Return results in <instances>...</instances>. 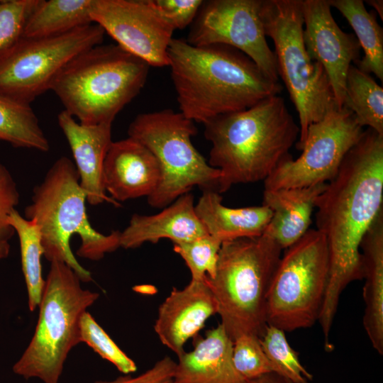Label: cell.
<instances>
[{
	"label": "cell",
	"mask_w": 383,
	"mask_h": 383,
	"mask_svg": "<svg viewBox=\"0 0 383 383\" xmlns=\"http://www.w3.org/2000/svg\"><path fill=\"white\" fill-rule=\"evenodd\" d=\"M8 224L17 233L21 250V265L28 296V308L33 311L39 306L45 280L40 263L43 255L40 234L33 220L23 217L16 209L9 214Z\"/></svg>",
	"instance_id": "28"
},
{
	"label": "cell",
	"mask_w": 383,
	"mask_h": 383,
	"mask_svg": "<svg viewBox=\"0 0 383 383\" xmlns=\"http://www.w3.org/2000/svg\"><path fill=\"white\" fill-rule=\"evenodd\" d=\"M218 308L207 282L190 280L182 289L173 288L160 305L154 330L161 343L178 357L185 343L196 338Z\"/></svg>",
	"instance_id": "16"
},
{
	"label": "cell",
	"mask_w": 383,
	"mask_h": 383,
	"mask_svg": "<svg viewBox=\"0 0 383 383\" xmlns=\"http://www.w3.org/2000/svg\"><path fill=\"white\" fill-rule=\"evenodd\" d=\"M233 341L221 323L178 356L173 383H249L233 362Z\"/></svg>",
	"instance_id": "20"
},
{
	"label": "cell",
	"mask_w": 383,
	"mask_h": 383,
	"mask_svg": "<svg viewBox=\"0 0 383 383\" xmlns=\"http://www.w3.org/2000/svg\"><path fill=\"white\" fill-rule=\"evenodd\" d=\"M343 107L362 128L383 135V89L368 73L351 65L348 70Z\"/></svg>",
	"instance_id": "26"
},
{
	"label": "cell",
	"mask_w": 383,
	"mask_h": 383,
	"mask_svg": "<svg viewBox=\"0 0 383 383\" xmlns=\"http://www.w3.org/2000/svg\"><path fill=\"white\" fill-rule=\"evenodd\" d=\"M302 13L306 50L324 69L341 109L348 70L360 56L359 43L354 35L338 26L328 0H302Z\"/></svg>",
	"instance_id": "15"
},
{
	"label": "cell",
	"mask_w": 383,
	"mask_h": 383,
	"mask_svg": "<svg viewBox=\"0 0 383 383\" xmlns=\"http://www.w3.org/2000/svg\"><path fill=\"white\" fill-rule=\"evenodd\" d=\"M196 132L193 121L169 109L140 113L130 123L128 137L146 147L159 165V184L147 198L152 208L164 209L196 186L218 192L221 172L194 148Z\"/></svg>",
	"instance_id": "9"
},
{
	"label": "cell",
	"mask_w": 383,
	"mask_h": 383,
	"mask_svg": "<svg viewBox=\"0 0 383 383\" xmlns=\"http://www.w3.org/2000/svg\"><path fill=\"white\" fill-rule=\"evenodd\" d=\"M328 271L326 238L309 229L280 257L267 294V324L284 332L312 326L318 321Z\"/></svg>",
	"instance_id": "10"
},
{
	"label": "cell",
	"mask_w": 383,
	"mask_h": 383,
	"mask_svg": "<svg viewBox=\"0 0 383 383\" xmlns=\"http://www.w3.org/2000/svg\"><path fill=\"white\" fill-rule=\"evenodd\" d=\"M366 2L370 5L374 9L376 13H378L383 19V1L382 0H368Z\"/></svg>",
	"instance_id": "39"
},
{
	"label": "cell",
	"mask_w": 383,
	"mask_h": 383,
	"mask_svg": "<svg viewBox=\"0 0 383 383\" xmlns=\"http://www.w3.org/2000/svg\"><path fill=\"white\" fill-rule=\"evenodd\" d=\"M16 184L9 170L0 163V229L10 226L8 217L19 203Z\"/></svg>",
	"instance_id": "36"
},
{
	"label": "cell",
	"mask_w": 383,
	"mask_h": 383,
	"mask_svg": "<svg viewBox=\"0 0 383 383\" xmlns=\"http://www.w3.org/2000/svg\"><path fill=\"white\" fill-rule=\"evenodd\" d=\"M249 383H289L277 374L272 372L249 381Z\"/></svg>",
	"instance_id": "38"
},
{
	"label": "cell",
	"mask_w": 383,
	"mask_h": 383,
	"mask_svg": "<svg viewBox=\"0 0 383 383\" xmlns=\"http://www.w3.org/2000/svg\"><path fill=\"white\" fill-rule=\"evenodd\" d=\"M265 33L274 45L279 77L298 113L301 150L309 126L338 108L323 67L309 55L304 45L302 0H262Z\"/></svg>",
	"instance_id": "8"
},
{
	"label": "cell",
	"mask_w": 383,
	"mask_h": 383,
	"mask_svg": "<svg viewBox=\"0 0 383 383\" xmlns=\"http://www.w3.org/2000/svg\"><path fill=\"white\" fill-rule=\"evenodd\" d=\"M160 180L159 165L143 144L131 137L111 143L104 160L103 182L114 201L148 198Z\"/></svg>",
	"instance_id": "17"
},
{
	"label": "cell",
	"mask_w": 383,
	"mask_h": 383,
	"mask_svg": "<svg viewBox=\"0 0 383 383\" xmlns=\"http://www.w3.org/2000/svg\"><path fill=\"white\" fill-rule=\"evenodd\" d=\"M175 367L176 362L165 356L135 377L124 374L112 380H98L94 383H173Z\"/></svg>",
	"instance_id": "35"
},
{
	"label": "cell",
	"mask_w": 383,
	"mask_h": 383,
	"mask_svg": "<svg viewBox=\"0 0 383 383\" xmlns=\"http://www.w3.org/2000/svg\"><path fill=\"white\" fill-rule=\"evenodd\" d=\"M38 0H0V52L22 37Z\"/></svg>",
	"instance_id": "33"
},
{
	"label": "cell",
	"mask_w": 383,
	"mask_h": 383,
	"mask_svg": "<svg viewBox=\"0 0 383 383\" xmlns=\"http://www.w3.org/2000/svg\"><path fill=\"white\" fill-rule=\"evenodd\" d=\"M211 144L209 164L221 172L218 193L236 184L265 180L284 160L299 135V126L279 95L218 116L204 124Z\"/></svg>",
	"instance_id": "3"
},
{
	"label": "cell",
	"mask_w": 383,
	"mask_h": 383,
	"mask_svg": "<svg viewBox=\"0 0 383 383\" xmlns=\"http://www.w3.org/2000/svg\"><path fill=\"white\" fill-rule=\"evenodd\" d=\"M174 29H184L193 23L204 1L152 0Z\"/></svg>",
	"instance_id": "34"
},
{
	"label": "cell",
	"mask_w": 383,
	"mask_h": 383,
	"mask_svg": "<svg viewBox=\"0 0 383 383\" xmlns=\"http://www.w3.org/2000/svg\"><path fill=\"white\" fill-rule=\"evenodd\" d=\"M168 58L180 112L194 122L247 109L283 88L230 46H194L173 38Z\"/></svg>",
	"instance_id": "2"
},
{
	"label": "cell",
	"mask_w": 383,
	"mask_h": 383,
	"mask_svg": "<svg viewBox=\"0 0 383 383\" xmlns=\"http://www.w3.org/2000/svg\"><path fill=\"white\" fill-rule=\"evenodd\" d=\"M326 185L264 190L262 205L272 216L263 233L282 250L298 241L309 230L317 199Z\"/></svg>",
	"instance_id": "21"
},
{
	"label": "cell",
	"mask_w": 383,
	"mask_h": 383,
	"mask_svg": "<svg viewBox=\"0 0 383 383\" xmlns=\"http://www.w3.org/2000/svg\"><path fill=\"white\" fill-rule=\"evenodd\" d=\"M191 192L174 200L154 215L134 213L128 226L121 231L120 247L135 249L145 243L170 239L173 244L209 235L195 211Z\"/></svg>",
	"instance_id": "19"
},
{
	"label": "cell",
	"mask_w": 383,
	"mask_h": 383,
	"mask_svg": "<svg viewBox=\"0 0 383 383\" xmlns=\"http://www.w3.org/2000/svg\"><path fill=\"white\" fill-rule=\"evenodd\" d=\"M222 243L206 235L194 240L174 244L173 250L185 262L195 281L215 276Z\"/></svg>",
	"instance_id": "30"
},
{
	"label": "cell",
	"mask_w": 383,
	"mask_h": 383,
	"mask_svg": "<svg viewBox=\"0 0 383 383\" xmlns=\"http://www.w3.org/2000/svg\"><path fill=\"white\" fill-rule=\"evenodd\" d=\"M105 32L91 23L48 38L21 37L0 52V94L30 105L50 90L61 70L75 57L101 45Z\"/></svg>",
	"instance_id": "11"
},
{
	"label": "cell",
	"mask_w": 383,
	"mask_h": 383,
	"mask_svg": "<svg viewBox=\"0 0 383 383\" xmlns=\"http://www.w3.org/2000/svg\"><path fill=\"white\" fill-rule=\"evenodd\" d=\"M199 221L208 234L222 243L243 238L262 235L272 213L266 206L230 208L214 190H203L194 206Z\"/></svg>",
	"instance_id": "22"
},
{
	"label": "cell",
	"mask_w": 383,
	"mask_h": 383,
	"mask_svg": "<svg viewBox=\"0 0 383 383\" xmlns=\"http://www.w3.org/2000/svg\"><path fill=\"white\" fill-rule=\"evenodd\" d=\"M93 1L38 0L26 21L22 37H52L94 23L90 16Z\"/></svg>",
	"instance_id": "24"
},
{
	"label": "cell",
	"mask_w": 383,
	"mask_h": 383,
	"mask_svg": "<svg viewBox=\"0 0 383 383\" xmlns=\"http://www.w3.org/2000/svg\"><path fill=\"white\" fill-rule=\"evenodd\" d=\"M86 201L74 164L62 156L34 188L31 204L25 208L24 213L26 218L34 221L38 227L45 257L50 262H64L82 282H89L92 279L91 273L71 250L72 235L77 234L81 239L77 255L96 261L121 248V231L104 235L95 230L87 215Z\"/></svg>",
	"instance_id": "4"
},
{
	"label": "cell",
	"mask_w": 383,
	"mask_h": 383,
	"mask_svg": "<svg viewBox=\"0 0 383 383\" xmlns=\"http://www.w3.org/2000/svg\"><path fill=\"white\" fill-rule=\"evenodd\" d=\"M260 342L273 373L289 383H309L313 380V374L299 361L284 331L267 324Z\"/></svg>",
	"instance_id": "29"
},
{
	"label": "cell",
	"mask_w": 383,
	"mask_h": 383,
	"mask_svg": "<svg viewBox=\"0 0 383 383\" xmlns=\"http://www.w3.org/2000/svg\"><path fill=\"white\" fill-rule=\"evenodd\" d=\"M363 131L349 110L344 107L330 110L309 126L301 155L283 161L264 180L265 190L306 187L331 181Z\"/></svg>",
	"instance_id": "12"
},
{
	"label": "cell",
	"mask_w": 383,
	"mask_h": 383,
	"mask_svg": "<svg viewBox=\"0 0 383 383\" xmlns=\"http://www.w3.org/2000/svg\"><path fill=\"white\" fill-rule=\"evenodd\" d=\"M149 67L117 44H101L72 59L50 90L81 124L112 123L144 87Z\"/></svg>",
	"instance_id": "5"
},
{
	"label": "cell",
	"mask_w": 383,
	"mask_h": 383,
	"mask_svg": "<svg viewBox=\"0 0 383 383\" xmlns=\"http://www.w3.org/2000/svg\"><path fill=\"white\" fill-rule=\"evenodd\" d=\"M316 230L326 238L327 287L318 321L324 343L345 288L362 279L361 241L383 210V135L367 128L345 156L316 204Z\"/></svg>",
	"instance_id": "1"
},
{
	"label": "cell",
	"mask_w": 383,
	"mask_h": 383,
	"mask_svg": "<svg viewBox=\"0 0 383 383\" xmlns=\"http://www.w3.org/2000/svg\"><path fill=\"white\" fill-rule=\"evenodd\" d=\"M353 29L364 56L358 60V68L374 74L383 81V30L377 21V13L368 11L362 0H328Z\"/></svg>",
	"instance_id": "25"
},
{
	"label": "cell",
	"mask_w": 383,
	"mask_h": 383,
	"mask_svg": "<svg viewBox=\"0 0 383 383\" xmlns=\"http://www.w3.org/2000/svg\"><path fill=\"white\" fill-rule=\"evenodd\" d=\"M11 226L0 229V261L7 257L10 251L9 240L14 234Z\"/></svg>",
	"instance_id": "37"
},
{
	"label": "cell",
	"mask_w": 383,
	"mask_h": 383,
	"mask_svg": "<svg viewBox=\"0 0 383 383\" xmlns=\"http://www.w3.org/2000/svg\"><path fill=\"white\" fill-rule=\"evenodd\" d=\"M57 122L71 149L87 202L98 205L108 201L117 205L106 195L103 182L104 160L113 142L112 123L81 124L65 110L58 114Z\"/></svg>",
	"instance_id": "18"
},
{
	"label": "cell",
	"mask_w": 383,
	"mask_h": 383,
	"mask_svg": "<svg viewBox=\"0 0 383 383\" xmlns=\"http://www.w3.org/2000/svg\"><path fill=\"white\" fill-rule=\"evenodd\" d=\"M81 343H85L103 359L113 364L123 374L137 370L135 362L109 337L87 311L79 321Z\"/></svg>",
	"instance_id": "31"
},
{
	"label": "cell",
	"mask_w": 383,
	"mask_h": 383,
	"mask_svg": "<svg viewBox=\"0 0 383 383\" xmlns=\"http://www.w3.org/2000/svg\"><path fill=\"white\" fill-rule=\"evenodd\" d=\"M360 250L362 259L363 326L372 347L383 354V210L365 234Z\"/></svg>",
	"instance_id": "23"
},
{
	"label": "cell",
	"mask_w": 383,
	"mask_h": 383,
	"mask_svg": "<svg viewBox=\"0 0 383 383\" xmlns=\"http://www.w3.org/2000/svg\"><path fill=\"white\" fill-rule=\"evenodd\" d=\"M282 250L264 233L221 244L215 276L207 282L221 324L233 341L243 334L262 335L267 294Z\"/></svg>",
	"instance_id": "6"
},
{
	"label": "cell",
	"mask_w": 383,
	"mask_h": 383,
	"mask_svg": "<svg viewBox=\"0 0 383 383\" xmlns=\"http://www.w3.org/2000/svg\"><path fill=\"white\" fill-rule=\"evenodd\" d=\"M232 357L237 371L248 381L272 372L257 335L243 334L237 337L233 340Z\"/></svg>",
	"instance_id": "32"
},
{
	"label": "cell",
	"mask_w": 383,
	"mask_h": 383,
	"mask_svg": "<svg viewBox=\"0 0 383 383\" xmlns=\"http://www.w3.org/2000/svg\"><path fill=\"white\" fill-rule=\"evenodd\" d=\"M261 4L262 0L204 1L187 42L194 46L224 45L237 49L279 82L274 52L265 33Z\"/></svg>",
	"instance_id": "13"
},
{
	"label": "cell",
	"mask_w": 383,
	"mask_h": 383,
	"mask_svg": "<svg viewBox=\"0 0 383 383\" xmlns=\"http://www.w3.org/2000/svg\"><path fill=\"white\" fill-rule=\"evenodd\" d=\"M90 16L125 50L150 66H169L175 29L152 0H94Z\"/></svg>",
	"instance_id": "14"
},
{
	"label": "cell",
	"mask_w": 383,
	"mask_h": 383,
	"mask_svg": "<svg viewBox=\"0 0 383 383\" xmlns=\"http://www.w3.org/2000/svg\"><path fill=\"white\" fill-rule=\"evenodd\" d=\"M0 140L15 148L50 150V143L30 105L0 94Z\"/></svg>",
	"instance_id": "27"
},
{
	"label": "cell",
	"mask_w": 383,
	"mask_h": 383,
	"mask_svg": "<svg viewBox=\"0 0 383 383\" xmlns=\"http://www.w3.org/2000/svg\"><path fill=\"white\" fill-rule=\"evenodd\" d=\"M81 282L64 262H51L34 335L13 367L15 374L26 379L37 377L44 383H58L68 353L81 343L80 318L99 296L83 289Z\"/></svg>",
	"instance_id": "7"
}]
</instances>
